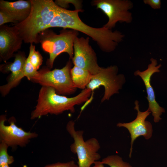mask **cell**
I'll return each instance as SVG.
<instances>
[{"mask_svg":"<svg viewBox=\"0 0 167 167\" xmlns=\"http://www.w3.org/2000/svg\"><path fill=\"white\" fill-rule=\"evenodd\" d=\"M13 23L15 24L18 23L7 14L0 11V26L4 25L7 23Z\"/></svg>","mask_w":167,"mask_h":167,"instance_id":"44dd1931","label":"cell"},{"mask_svg":"<svg viewBox=\"0 0 167 167\" xmlns=\"http://www.w3.org/2000/svg\"><path fill=\"white\" fill-rule=\"evenodd\" d=\"M15 56L13 62L6 63L0 66V70L2 72H11L7 83L0 87L1 93L3 96L8 94L11 90L16 86L21 80L25 77L24 67L27 58L25 53L18 51Z\"/></svg>","mask_w":167,"mask_h":167,"instance_id":"5bb4252c","label":"cell"},{"mask_svg":"<svg viewBox=\"0 0 167 167\" xmlns=\"http://www.w3.org/2000/svg\"><path fill=\"white\" fill-rule=\"evenodd\" d=\"M27 58L35 68L37 70L42 64L43 58L40 52L36 50L35 46L33 44H30Z\"/></svg>","mask_w":167,"mask_h":167,"instance_id":"ac0fdd59","label":"cell"},{"mask_svg":"<svg viewBox=\"0 0 167 167\" xmlns=\"http://www.w3.org/2000/svg\"><path fill=\"white\" fill-rule=\"evenodd\" d=\"M0 167H11L9 166V165L7 164H5L0 166Z\"/></svg>","mask_w":167,"mask_h":167,"instance_id":"cb8c5ba5","label":"cell"},{"mask_svg":"<svg viewBox=\"0 0 167 167\" xmlns=\"http://www.w3.org/2000/svg\"><path fill=\"white\" fill-rule=\"evenodd\" d=\"M9 146L4 143H0V166L5 164H12L14 161V157L7 152Z\"/></svg>","mask_w":167,"mask_h":167,"instance_id":"d6986e66","label":"cell"},{"mask_svg":"<svg viewBox=\"0 0 167 167\" xmlns=\"http://www.w3.org/2000/svg\"><path fill=\"white\" fill-rule=\"evenodd\" d=\"M23 40L14 26H0V56L4 62L14 55L21 48Z\"/></svg>","mask_w":167,"mask_h":167,"instance_id":"4fadbf2b","label":"cell"},{"mask_svg":"<svg viewBox=\"0 0 167 167\" xmlns=\"http://www.w3.org/2000/svg\"><path fill=\"white\" fill-rule=\"evenodd\" d=\"M143 2L154 9H159L161 8V2L160 0H143Z\"/></svg>","mask_w":167,"mask_h":167,"instance_id":"7402d4cb","label":"cell"},{"mask_svg":"<svg viewBox=\"0 0 167 167\" xmlns=\"http://www.w3.org/2000/svg\"><path fill=\"white\" fill-rule=\"evenodd\" d=\"M102 164L109 167H133L129 163L124 161L122 158L118 155L108 156L101 161Z\"/></svg>","mask_w":167,"mask_h":167,"instance_id":"e0dca14e","label":"cell"},{"mask_svg":"<svg viewBox=\"0 0 167 167\" xmlns=\"http://www.w3.org/2000/svg\"><path fill=\"white\" fill-rule=\"evenodd\" d=\"M72 66V62L69 60L61 69L50 70L48 68H43L38 71L37 74L30 80L42 86L52 88L59 95L72 94L75 92L77 88L71 79V71Z\"/></svg>","mask_w":167,"mask_h":167,"instance_id":"8992f818","label":"cell"},{"mask_svg":"<svg viewBox=\"0 0 167 167\" xmlns=\"http://www.w3.org/2000/svg\"><path fill=\"white\" fill-rule=\"evenodd\" d=\"M134 109L137 112L136 118L133 121L128 123L119 122L117 124L118 127H124L126 128L130 134L131 138V148L129 156L131 157L133 150V145L135 140L140 136H143L146 139L151 137L153 129L151 123L146 120L147 118L151 112L147 109L142 112L140 111L139 101L135 102Z\"/></svg>","mask_w":167,"mask_h":167,"instance_id":"7c38bea8","label":"cell"},{"mask_svg":"<svg viewBox=\"0 0 167 167\" xmlns=\"http://www.w3.org/2000/svg\"><path fill=\"white\" fill-rule=\"evenodd\" d=\"M6 118L5 115H2L0 118V141L9 147L15 148L19 146L24 147L32 138L38 136L36 132H26L15 124L14 118H10V125L6 126L5 122Z\"/></svg>","mask_w":167,"mask_h":167,"instance_id":"30bf717a","label":"cell"},{"mask_svg":"<svg viewBox=\"0 0 167 167\" xmlns=\"http://www.w3.org/2000/svg\"><path fill=\"white\" fill-rule=\"evenodd\" d=\"M93 5L101 10L107 16L108 20L103 26L111 29L116 23H131L132 20V13L129 11L133 7V3L129 0H95Z\"/></svg>","mask_w":167,"mask_h":167,"instance_id":"ba28073f","label":"cell"},{"mask_svg":"<svg viewBox=\"0 0 167 167\" xmlns=\"http://www.w3.org/2000/svg\"><path fill=\"white\" fill-rule=\"evenodd\" d=\"M91 167H105L104 165L102 163L101 161H97L95 162L94 165Z\"/></svg>","mask_w":167,"mask_h":167,"instance_id":"603a6c76","label":"cell"},{"mask_svg":"<svg viewBox=\"0 0 167 167\" xmlns=\"http://www.w3.org/2000/svg\"><path fill=\"white\" fill-rule=\"evenodd\" d=\"M66 129L74 140L70 149L77 155L78 167H91L95 162L99 161L101 156L98 151L101 146L96 138H92L85 141L84 131L76 130L75 121L72 120L68 122Z\"/></svg>","mask_w":167,"mask_h":167,"instance_id":"5b68a950","label":"cell"},{"mask_svg":"<svg viewBox=\"0 0 167 167\" xmlns=\"http://www.w3.org/2000/svg\"><path fill=\"white\" fill-rule=\"evenodd\" d=\"M78 34L76 31L63 29L59 34H57L47 29L39 34V42L42 49L49 54V58L46 61L49 69L53 67L55 58L63 53H67L70 59L72 60L74 56V42Z\"/></svg>","mask_w":167,"mask_h":167,"instance_id":"277c9868","label":"cell"},{"mask_svg":"<svg viewBox=\"0 0 167 167\" xmlns=\"http://www.w3.org/2000/svg\"><path fill=\"white\" fill-rule=\"evenodd\" d=\"M31 9L28 17L14 25L26 43H39V34L48 29L56 13L57 5L52 0H30Z\"/></svg>","mask_w":167,"mask_h":167,"instance_id":"3957f363","label":"cell"},{"mask_svg":"<svg viewBox=\"0 0 167 167\" xmlns=\"http://www.w3.org/2000/svg\"><path fill=\"white\" fill-rule=\"evenodd\" d=\"M92 94L90 89L86 88L76 96L68 97L57 94L52 88L42 86L39 92L36 105L31 113V119L49 114L58 115L66 111L74 113L76 105L89 102Z\"/></svg>","mask_w":167,"mask_h":167,"instance_id":"7a4b0ae2","label":"cell"},{"mask_svg":"<svg viewBox=\"0 0 167 167\" xmlns=\"http://www.w3.org/2000/svg\"><path fill=\"white\" fill-rule=\"evenodd\" d=\"M56 9L58 14L56 19L57 27L69 28L85 34L96 41L104 52L108 53L113 51L124 36L118 31L113 32L104 26L98 28L87 25L79 17L78 13L82 10H68L57 5Z\"/></svg>","mask_w":167,"mask_h":167,"instance_id":"6da1fadb","label":"cell"},{"mask_svg":"<svg viewBox=\"0 0 167 167\" xmlns=\"http://www.w3.org/2000/svg\"><path fill=\"white\" fill-rule=\"evenodd\" d=\"M31 9L30 0H19L11 2L0 1V11L7 14L18 23L25 20Z\"/></svg>","mask_w":167,"mask_h":167,"instance_id":"9a60e30c","label":"cell"},{"mask_svg":"<svg viewBox=\"0 0 167 167\" xmlns=\"http://www.w3.org/2000/svg\"><path fill=\"white\" fill-rule=\"evenodd\" d=\"M89 38L77 37L74 42V56L72 59L74 66L89 71L94 75L101 67L97 63L96 54L89 44Z\"/></svg>","mask_w":167,"mask_h":167,"instance_id":"9c48e42d","label":"cell"},{"mask_svg":"<svg viewBox=\"0 0 167 167\" xmlns=\"http://www.w3.org/2000/svg\"><path fill=\"white\" fill-rule=\"evenodd\" d=\"M118 68L117 66H110L106 68L101 67L97 74L93 75L91 80L87 88L92 92L103 86L105 89L104 96L101 102L108 100L113 95L119 93L126 80L124 75L118 74Z\"/></svg>","mask_w":167,"mask_h":167,"instance_id":"52a82bcc","label":"cell"},{"mask_svg":"<svg viewBox=\"0 0 167 167\" xmlns=\"http://www.w3.org/2000/svg\"><path fill=\"white\" fill-rule=\"evenodd\" d=\"M71 74L75 86L82 90L87 88L93 76L88 71L75 66L71 69Z\"/></svg>","mask_w":167,"mask_h":167,"instance_id":"2e32d148","label":"cell"},{"mask_svg":"<svg viewBox=\"0 0 167 167\" xmlns=\"http://www.w3.org/2000/svg\"><path fill=\"white\" fill-rule=\"evenodd\" d=\"M43 167H78L73 160L66 162H58L45 165Z\"/></svg>","mask_w":167,"mask_h":167,"instance_id":"ffe728a7","label":"cell"},{"mask_svg":"<svg viewBox=\"0 0 167 167\" xmlns=\"http://www.w3.org/2000/svg\"><path fill=\"white\" fill-rule=\"evenodd\" d=\"M150 61L151 63L148 65L146 70L143 71L136 70L134 72V75L136 76H140L144 83L146 90L147 98L148 103V109L151 112L153 117L154 121L156 123L161 120L160 116L163 113L165 112V109L160 106L156 101L154 90L150 81L151 77L154 74L160 71L159 69L161 65L160 64L157 65V60L153 58H151Z\"/></svg>","mask_w":167,"mask_h":167,"instance_id":"8fae6325","label":"cell"}]
</instances>
